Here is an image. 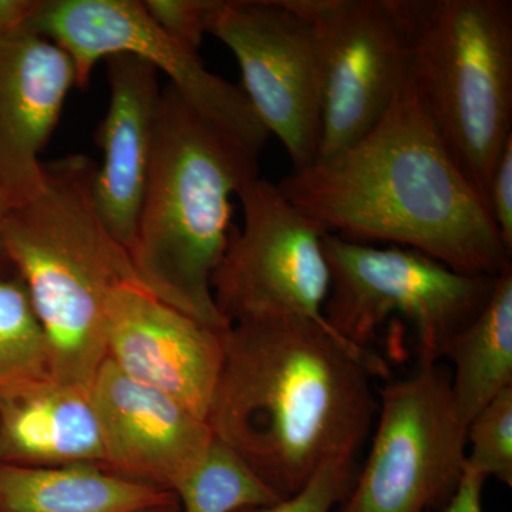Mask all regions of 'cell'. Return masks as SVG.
Wrapping results in <instances>:
<instances>
[{
	"label": "cell",
	"instance_id": "21",
	"mask_svg": "<svg viewBox=\"0 0 512 512\" xmlns=\"http://www.w3.org/2000/svg\"><path fill=\"white\" fill-rule=\"evenodd\" d=\"M464 471L512 485V387L481 410L467 426Z\"/></svg>",
	"mask_w": 512,
	"mask_h": 512
},
{
	"label": "cell",
	"instance_id": "7",
	"mask_svg": "<svg viewBox=\"0 0 512 512\" xmlns=\"http://www.w3.org/2000/svg\"><path fill=\"white\" fill-rule=\"evenodd\" d=\"M421 0H293L319 45L322 101L316 161L353 146L410 83Z\"/></svg>",
	"mask_w": 512,
	"mask_h": 512
},
{
	"label": "cell",
	"instance_id": "26",
	"mask_svg": "<svg viewBox=\"0 0 512 512\" xmlns=\"http://www.w3.org/2000/svg\"><path fill=\"white\" fill-rule=\"evenodd\" d=\"M39 0H0V39L29 32Z\"/></svg>",
	"mask_w": 512,
	"mask_h": 512
},
{
	"label": "cell",
	"instance_id": "9",
	"mask_svg": "<svg viewBox=\"0 0 512 512\" xmlns=\"http://www.w3.org/2000/svg\"><path fill=\"white\" fill-rule=\"evenodd\" d=\"M467 426L437 363L382 390L369 456L335 512H433L464 476Z\"/></svg>",
	"mask_w": 512,
	"mask_h": 512
},
{
	"label": "cell",
	"instance_id": "4",
	"mask_svg": "<svg viewBox=\"0 0 512 512\" xmlns=\"http://www.w3.org/2000/svg\"><path fill=\"white\" fill-rule=\"evenodd\" d=\"M96 168L83 154L43 163L42 187L3 224L6 256L45 330L53 377L87 390L106 359L111 293L140 284L94 205Z\"/></svg>",
	"mask_w": 512,
	"mask_h": 512
},
{
	"label": "cell",
	"instance_id": "18",
	"mask_svg": "<svg viewBox=\"0 0 512 512\" xmlns=\"http://www.w3.org/2000/svg\"><path fill=\"white\" fill-rule=\"evenodd\" d=\"M454 366L451 396L468 426L488 403L512 387V265L495 276L493 292L476 318L448 343Z\"/></svg>",
	"mask_w": 512,
	"mask_h": 512
},
{
	"label": "cell",
	"instance_id": "24",
	"mask_svg": "<svg viewBox=\"0 0 512 512\" xmlns=\"http://www.w3.org/2000/svg\"><path fill=\"white\" fill-rule=\"evenodd\" d=\"M487 205L505 249L512 254V138L495 164L488 185Z\"/></svg>",
	"mask_w": 512,
	"mask_h": 512
},
{
	"label": "cell",
	"instance_id": "14",
	"mask_svg": "<svg viewBox=\"0 0 512 512\" xmlns=\"http://www.w3.org/2000/svg\"><path fill=\"white\" fill-rule=\"evenodd\" d=\"M77 87L72 57L33 32L0 39V191L18 207L42 187L40 154Z\"/></svg>",
	"mask_w": 512,
	"mask_h": 512
},
{
	"label": "cell",
	"instance_id": "28",
	"mask_svg": "<svg viewBox=\"0 0 512 512\" xmlns=\"http://www.w3.org/2000/svg\"><path fill=\"white\" fill-rule=\"evenodd\" d=\"M141 512H181V505L178 498L173 497L171 500L165 501V503L154 505V507L147 508V510Z\"/></svg>",
	"mask_w": 512,
	"mask_h": 512
},
{
	"label": "cell",
	"instance_id": "3",
	"mask_svg": "<svg viewBox=\"0 0 512 512\" xmlns=\"http://www.w3.org/2000/svg\"><path fill=\"white\" fill-rule=\"evenodd\" d=\"M258 157L198 113L170 83L128 255L140 284L202 325L225 330L211 279L231 237L232 197L259 177Z\"/></svg>",
	"mask_w": 512,
	"mask_h": 512
},
{
	"label": "cell",
	"instance_id": "25",
	"mask_svg": "<svg viewBox=\"0 0 512 512\" xmlns=\"http://www.w3.org/2000/svg\"><path fill=\"white\" fill-rule=\"evenodd\" d=\"M485 478L464 471L456 493L440 510L433 512H483Z\"/></svg>",
	"mask_w": 512,
	"mask_h": 512
},
{
	"label": "cell",
	"instance_id": "19",
	"mask_svg": "<svg viewBox=\"0 0 512 512\" xmlns=\"http://www.w3.org/2000/svg\"><path fill=\"white\" fill-rule=\"evenodd\" d=\"M47 380L52 357L28 289L15 271L0 274V399Z\"/></svg>",
	"mask_w": 512,
	"mask_h": 512
},
{
	"label": "cell",
	"instance_id": "17",
	"mask_svg": "<svg viewBox=\"0 0 512 512\" xmlns=\"http://www.w3.org/2000/svg\"><path fill=\"white\" fill-rule=\"evenodd\" d=\"M173 497L96 464H0V512H141Z\"/></svg>",
	"mask_w": 512,
	"mask_h": 512
},
{
	"label": "cell",
	"instance_id": "2",
	"mask_svg": "<svg viewBox=\"0 0 512 512\" xmlns=\"http://www.w3.org/2000/svg\"><path fill=\"white\" fill-rule=\"evenodd\" d=\"M279 190L330 234L416 249L454 271L511 265L483 198L461 173L412 87L365 137L282 178Z\"/></svg>",
	"mask_w": 512,
	"mask_h": 512
},
{
	"label": "cell",
	"instance_id": "23",
	"mask_svg": "<svg viewBox=\"0 0 512 512\" xmlns=\"http://www.w3.org/2000/svg\"><path fill=\"white\" fill-rule=\"evenodd\" d=\"M221 0H144L151 20L181 45L200 49Z\"/></svg>",
	"mask_w": 512,
	"mask_h": 512
},
{
	"label": "cell",
	"instance_id": "13",
	"mask_svg": "<svg viewBox=\"0 0 512 512\" xmlns=\"http://www.w3.org/2000/svg\"><path fill=\"white\" fill-rule=\"evenodd\" d=\"M90 394L103 429L107 470L175 493L207 453V420L160 390L131 379L106 357Z\"/></svg>",
	"mask_w": 512,
	"mask_h": 512
},
{
	"label": "cell",
	"instance_id": "20",
	"mask_svg": "<svg viewBox=\"0 0 512 512\" xmlns=\"http://www.w3.org/2000/svg\"><path fill=\"white\" fill-rule=\"evenodd\" d=\"M174 494L181 512H235L279 501L251 467L215 437Z\"/></svg>",
	"mask_w": 512,
	"mask_h": 512
},
{
	"label": "cell",
	"instance_id": "16",
	"mask_svg": "<svg viewBox=\"0 0 512 512\" xmlns=\"http://www.w3.org/2000/svg\"><path fill=\"white\" fill-rule=\"evenodd\" d=\"M0 464L107 468L103 429L90 390L47 380L0 399Z\"/></svg>",
	"mask_w": 512,
	"mask_h": 512
},
{
	"label": "cell",
	"instance_id": "6",
	"mask_svg": "<svg viewBox=\"0 0 512 512\" xmlns=\"http://www.w3.org/2000/svg\"><path fill=\"white\" fill-rule=\"evenodd\" d=\"M330 269L326 322L369 350L386 323L412 326L419 363H437L493 292L495 276L467 275L416 249L375 247L335 234L323 238Z\"/></svg>",
	"mask_w": 512,
	"mask_h": 512
},
{
	"label": "cell",
	"instance_id": "5",
	"mask_svg": "<svg viewBox=\"0 0 512 512\" xmlns=\"http://www.w3.org/2000/svg\"><path fill=\"white\" fill-rule=\"evenodd\" d=\"M410 87L487 205L512 138L511 0H421Z\"/></svg>",
	"mask_w": 512,
	"mask_h": 512
},
{
	"label": "cell",
	"instance_id": "27",
	"mask_svg": "<svg viewBox=\"0 0 512 512\" xmlns=\"http://www.w3.org/2000/svg\"><path fill=\"white\" fill-rule=\"evenodd\" d=\"M10 208H12V205L9 204L8 198L0 191V274L13 272L12 265H10L8 256H6L5 245H3V224H5Z\"/></svg>",
	"mask_w": 512,
	"mask_h": 512
},
{
	"label": "cell",
	"instance_id": "12",
	"mask_svg": "<svg viewBox=\"0 0 512 512\" xmlns=\"http://www.w3.org/2000/svg\"><path fill=\"white\" fill-rule=\"evenodd\" d=\"M221 332L140 284L120 286L107 302L106 357L124 375L168 394L204 420L220 376Z\"/></svg>",
	"mask_w": 512,
	"mask_h": 512
},
{
	"label": "cell",
	"instance_id": "1",
	"mask_svg": "<svg viewBox=\"0 0 512 512\" xmlns=\"http://www.w3.org/2000/svg\"><path fill=\"white\" fill-rule=\"evenodd\" d=\"M221 342L208 426L279 500L328 461L355 460L377 410L372 377L389 375L382 357L301 319L231 323Z\"/></svg>",
	"mask_w": 512,
	"mask_h": 512
},
{
	"label": "cell",
	"instance_id": "8",
	"mask_svg": "<svg viewBox=\"0 0 512 512\" xmlns=\"http://www.w3.org/2000/svg\"><path fill=\"white\" fill-rule=\"evenodd\" d=\"M237 197L244 224L232 228L211 279L222 318L229 325L301 319L333 330L323 315L330 291L323 248L328 229L264 178L249 181Z\"/></svg>",
	"mask_w": 512,
	"mask_h": 512
},
{
	"label": "cell",
	"instance_id": "22",
	"mask_svg": "<svg viewBox=\"0 0 512 512\" xmlns=\"http://www.w3.org/2000/svg\"><path fill=\"white\" fill-rule=\"evenodd\" d=\"M355 478V460L328 461L292 497L235 512H335L348 497Z\"/></svg>",
	"mask_w": 512,
	"mask_h": 512
},
{
	"label": "cell",
	"instance_id": "11",
	"mask_svg": "<svg viewBox=\"0 0 512 512\" xmlns=\"http://www.w3.org/2000/svg\"><path fill=\"white\" fill-rule=\"evenodd\" d=\"M208 35L237 59L242 92L292 171L316 163L322 77L318 36L293 0H221Z\"/></svg>",
	"mask_w": 512,
	"mask_h": 512
},
{
	"label": "cell",
	"instance_id": "15",
	"mask_svg": "<svg viewBox=\"0 0 512 512\" xmlns=\"http://www.w3.org/2000/svg\"><path fill=\"white\" fill-rule=\"evenodd\" d=\"M110 103L97 130L103 161L93 178L101 221L130 251L153 160L161 92L153 64L133 55L107 57Z\"/></svg>",
	"mask_w": 512,
	"mask_h": 512
},
{
	"label": "cell",
	"instance_id": "10",
	"mask_svg": "<svg viewBox=\"0 0 512 512\" xmlns=\"http://www.w3.org/2000/svg\"><path fill=\"white\" fill-rule=\"evenodd\" d=\"M29 32L45 36L72 57L77 87L86 89L94 66L133 55L167 74L198 113L259 156L269 140L241 87L211 73L200 53L181 45L151 20L138 0H39Z\"/></svg>",
	"mask_w": 512,
	"mask_h": 512
}]
</instances>
